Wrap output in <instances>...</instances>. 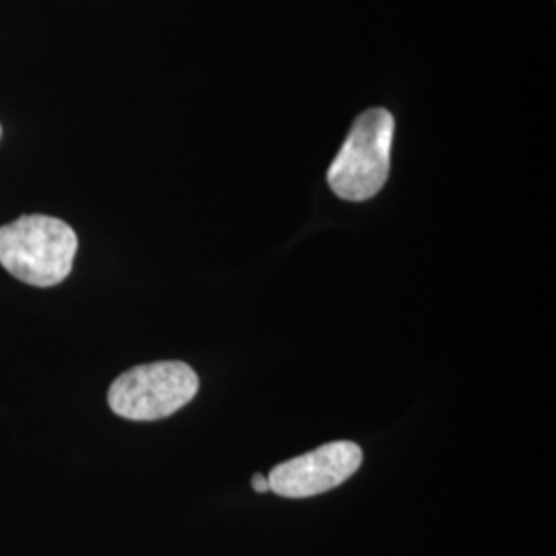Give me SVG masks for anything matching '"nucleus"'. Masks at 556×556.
I'll list each match as a JSON object with an SVG mask.
<instances>
[{"instance_id":"f257e3e1","label":"nucleus","mask_w":556,"mask_h":556,"mask_svg":"<svg viewBox=\"0 0 556 556\" xmlns=\"http://www.w3.org/2000/svg\"><path fill=\"white\" fill-rule=\"evenodd\" d=\"M79 248L64 220L27 215L0 227V264L21 282L54 287L71 275Z\"/></svg>"},{"instance_id":"f03ea898","label":"nucleus","mask_w":556,"mask_h":556,"mask_svg":"<svg viewBox=\"0 0 556 556\" xmlns=\"http://www.w3.org/2000/svg\"><path fill=\"white\" fill-rule=\"evenodd\" d=\"M394 130L396 119L383 108L367 110L355 119L328 169V186L338 199L363 202L386 186Z\"/></svg>"},{"instance_id":"7ed1b4c3","label":"nucleus","mask_w":556,"mask_h":556,"mask_svg":"<svg viewBox=\"0 0 556 556\" xmlns=\"http://www.w3.org/2000/svg\"><path fill=\"white\" fill-rule=\"evenodd\" d=\"M199 392V376L179 361L139 365L122 374L110 388V408L130 420L172 417Z\"/></svg>"},{"instance_id":"20e7f679","label":"nucleus","mask_w":556,"mask_h":556,"mask_svg":"<svg viewBox=\"0 0 556 556\" xmlns=\"http://www.w3.org/2000/svg\"><path fill=\"white\" fill-rule=\"evenodd\" d=\"M363 462L357 443L334 441L303 456L278 464L270 472V491L278 497L307 498L328 493L353 477Z\"/></svg>"},{"instance_id":"39448f33","label":"nucleus","mask_w":556,"mask_h":556,"mask_svg":"<svg viewBox=\"0 0 556 556\" xmlns=\"http://www.w3.org/2000/svg\"><path fill=\"white\" fill-rule=\"evenodd\" d=\"M252 486H254L256 493H268L270 491L268 478L262 477V475H256V477L252 478Z\"/></svg>"}]
</instances>
